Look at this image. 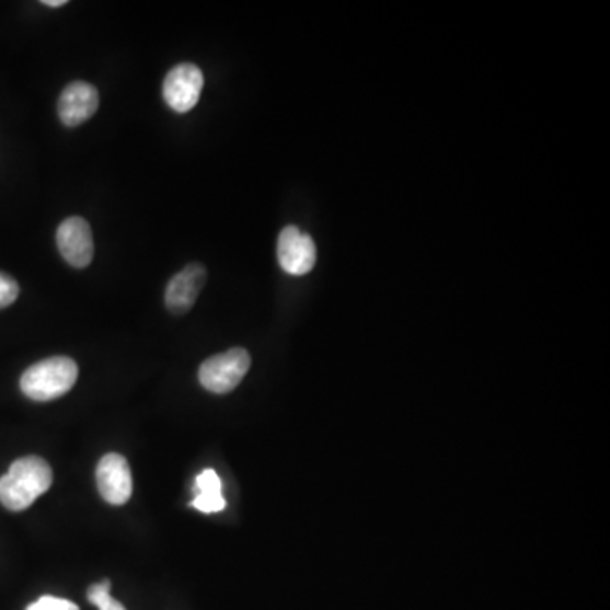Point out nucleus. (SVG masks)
Listing matches in <instances>:
<instances>
[{"label":"nucleus","mask_w":610,"mask_h":610,"mask_svg":"<svg viewBox=\"0 0 610 610\" xmlns=\"http://www.w3.org/2000/svg\"><path fill=\"white\" fill-rule=\"evenodd\" d=\"M43 4H45L46 8L57 9L61 8V5L67 4V0H45Z\"/></svg>","instance_id":"nucleus-14"},{"label":"nucleus","mask_w":610,"mask_h":610,"mask_svg":"<svg viewBox=\"0 0 610 610\" xmlns=\"http://www.w3.org/2000/svg\"><path fill=\"white\" fill-rule=\"evenodd\" d=\"M194 509L204 514L225 510L226 498L222 497V482L216 470L206 469L195 479V498L191 502Z\"/></svg>","instance_id":"nucleus-10"},{"label":"nucleus","mask_w":610,"mask_h":610,"mask_svg":"<svg viewBox=\"0 0 610 610\" xmlns=\"http://www.w3.org/2000/svg\"><path fill=\"white\" fill-rule=\"evenodd\" d=\"M20 297V285L11 275L0 272V309H5Z\"/></svg>","instance_id":"nucleus-12"},{"label":"nucleus","mask_w":610,"mask_h":610,"mask_svg":"<svg viewBox=\"0 0 610 610\" xmlns=\"http://www.w3.org/2000/svg\"><path fill=\"white\" fill-rule=\"evenodd\" d=\"M87 597L99 610H126L123 603L117 602L111 597V582L104 580L102 584L92 585L87 591Z\"/></svg>","instance_id":"nucleus-11"},{"label":"nucleus","mask_w":610,"mask_h":610,"mask_svg":"<svg viewBox=\"0 0 610 610\" xmlns=\"http://www.w3.org/2000/svg\"><path fill=\"white\" fill-rule=\"evenodd\" d=\"M26 610H80L77 603L60 597L43 596L42 599L31 603Z\"/></svg>","instance_id":"nucleus-13"},{"label":"nucleus","mask_w":610,"mask_h":610,"mask_svg":"<svg viewBox=\"0 0 610 610\" xmlns=\"http://www.w3.org/2000/svg\"><path fill=\"white\" fill-rule=\"evenodd\" d=\"M250 367V353L243 348H232L221 355L210 356L200 365V385L212 393L232 392L240 385Z\"/></svg>","instance_id":"nucleus-3"},{"label":"nucleus","mask_w":610,"mask_h":610,"mask_svg":"<svg viewBox=\"0 0 610 610\" xmlns=\"http://www.w3.org/2000/svg\"><path fill=\"white\" fill-rule=\"evenodd\" d=\"M97 487L105 502L123 506L133 494L131 469L126 458L117 453L105 454L97 464Z\"/></svg>","instance_id":"nucleus-8"},{"label":"nucleus","mask_w":610,"mask_h":610,"mask_svg":"<svg viewBox=\"0 0 610 610\" xmlns=\"http://www.w3.org/2000/svg\"><path fill=\"white\" fill-rule=\"evenodd\" d=\"M101 105V95L92 83L71 82L65 87L58 99V117L67 128H77L80 124L87 123Z\"/></svg>","instance_id":"nucleus-7"},{"label":"nucleus","mask_w":610,"mask_h":610,"mask_svg":"<svg viewBox=\"0 0 610 610\" xmlns=\"http://www.w3.org/2000/svg\"><path fill=\"white\" fill-rule=\"evenodd\" d=\"M206 281V268L200 263H188L166 285L165 303L169 311L176 315L191 311Z\"/></svg>","instance_id":"nucleus-9"},{"label":"nucleus","mask_w":610,"mask_h":610,"mask_svg":"<svg viewBox=\"0 0 610 610\" xmlns=\"http://www.w3.org/2000/svg\"><path fill=\"white\" fill-rule=\"evenodd\" d=\"M203 89V70L194 64H181L166 73L163 80V99L170 110L187 114L199 102Z\"/></svg>","instance_id":"nucleus-4"},{"label":"nucleus","mask_w":610,"mask_h":610,"mask_svg":"<svg viewBox=\"0 0 610 610\" xmlns=\"http://www.w3.org/2000/svg\"><path fill=\"white\" fill-rule=\"evenodd\" d=\"M53 483V470L48 461L39 457L15 460L0 479V504L5 509L21 513L27 509Z\"/></svg>","instance_id":"nucleus-1"},{"label":"nucleus","mask_w":610,"mask_h":610,"mask_svg":"<svg viewBox=\"0 0 610 610\" xmlns=\"http://www.w3.org/2000/svg\"><path fill=\"white\" fill-rule=\"evenodd\" d=\"M79 379V367L67 356H53L34 364L21 377V390L31 401L48 402L70 392Z\"/></svg>","instance_id":"nucleus-2"},{"label":"nucleus","mask_w":610,"mask_h":610,"mask_svg":"<svg viewBox=\"0 0 610 610\" xmlns=\"http://www.w3.org/2000/svg\"><path fill=\"white\" fill-rule=\"evenodd\" d=\"M57 246L65 262L73 268H87L94 260V234L79 216L65 219L57 229Z\"/></svg>","instance_id":"nucleus-6"},{"label":"nucleus","mask_w":610,"mask_h":610,"mask_svg":"<svg viewBox=\"0 0 610 610\" xmlns=\"http://www.w3.org/2000/svg\"><path fill=\"white\" fill-rule=\"evenodd\" d=\"M277 258L287 274L294 277L308 275L318 260L314 240L296 226H287L278 237Z\"/></svg>","instance_id":"nucleus-5"}]
</instances>
